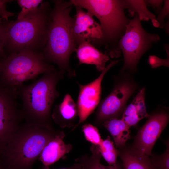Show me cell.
I'll return each mask as SVG.
<instances>
[{
  "label": "cell",
  "instance_id": "cell-1",
  "mask_svg": "<svg viewBox=\"0 0 169 169\" xmlns=\"http://www.w3.org/2000/svg\"><path fill=\"white\" fill-rule=\"evenodd\" d=\"M58 131L24 120L0 152V165L4 169H32L44 147Z\"/></svg>",
  "mask_w": 169,
  "mask_h": 169
},
{
  "label": "cell",
  "instance_id": "cell-6",
  "mask_svg": "<svg viewBox=\"0 0 169 169\" xmlns=\"http://www.w3.org/2000/svg\"><path fill=\"white\" fill-rule=\"evenodd\" d=\"M160 40L158 34L150 33L144 29L138 14L135 13L119 42V47L123 54L124 59L123 65L120 72L133 74L137 71L141 57L153 43Z\"/></svg>",
  "mask_w": 169,
  "mask_h": 169
},
{
  "label": "cell",
  "instance_id": "cell-14",
  "mask_svg": "<svg viewBox=\"0 0 169 169\" xmlns=\"http://www.w3.org/2000/svg\"><path fill=\"white\" fill-rule=\"evenodd\" d=\"M78 116L76 104L69 93L61 103L55 106L51 115L52 120L61 128L74 126Z\"/></svg>",
  "mask_w": 169,
  "mask_h": 169
},
{
  "label": "cell",
  "instance_id": "cell-11",
  "mask_svg": "<svg viewBox=\"0 0 169 169\" xmlns=\"http://www.w3.org/2000/svg\"><path fill=\"white\" fill-rule=\"evenodd\" d=\"M118 62L117 60L111 61L100 75L91 82L83 85L77 82L79 87L76 103L79 120L73 130L85 121L97 107L100 102L103 78L108 71Z\"/></svg>",
  "mask_w": 169,
  "mask_h": 169
},
{
  "label": "cell",
  "instance_id": "cell-3",
  "mask_svg": "<svg viewBox=\"0 0 169 169\" xmlns=\"http://www.w3.org/2000/svg\"><path fill=\"white\" fill-rule=\"evenodd\" d=\"M52 9L49 2L43 1L22 19L9 21L5 49L10 54L24 51L43 52L48 39Z\"/></svg>",
  "mask_w": 169,
  "mask_h": 169
},
{
  "label": "cell",
  "instance_id": "cell-30",
  "mask_svg": "<svg viewBox=\"0 0 169 169\" xmlns=\"http://www.w3.org/2000/svg\"><path fill=\"white\" fill-rule=\"evenodd\" d=\"M42 169H52L49 168V166H43ZM58 169H80V165L79 163L76 162L73 165L70 167Z\"/></svg>",
  "mask_w": 169,
  "mask_h": 169
},
{
  "label": "cell",
  "instance_id": "cell-29",
  "mask_svg": "<svg viewBox=\"0 0 169 169\" xmlns=\"http://www.w3.org/2000/svg\"><path fill=\"white\" fill-rule=\"evenodd\" d=\"M146 5L151 6L156 12L159 13L161 10L162 5L164 2L163 0H145Z\"/></svg>",
  "mask_w": 169,
  "mask_h": 169
},
{
  "label": "cell",
  "instance_id": "cell-16",
  "mask_svg": "<svg viewBox=\"0 0 169 169\" xmlns=\"http://www.w3.org/2000/svg\"><path fill=\"white\" fill-rule=\"evenodd\" d=\"M75 52L79 64L94 65L99 72L104 69L106 63L110 59L105 53H103L87 41L84 42L78 45Z\"/></svg>",
  "mask_w": 169,
  "mask_h": 169
},
{
  "label": "cell",
  "instance_id": "cell-15",
  "mask_svg": "<svg viewBox=\"0 0 169 169\" xmlns=\"http://www.w3.org/2000/svg\"><path fill=\"white\" fill-rule=\"evenodd\" d=\"M117 150L122 162V169H155L150 156L131 145L125 144Z\"/></svg>",
  "mask_w": 169,
  "mask_h": 169
},
{
  "label": "cell",
  "instance_id": "cell-21",
  "mask_svg": "<svg viewBox=\"0 0 169 169\" xmlns=\"http://www.w3.org/2000/svg\"><path fill=\"white\" fill-rule=\"evenodd\" d=\"M99 151L102 156L109 165L115 164L118 152L115 147L113 142L109 136L104 140H102L100 144L98 146Z\"/></svg>",
  "mask_w": 169,
  "mask_h": 169
},
{
  "label": "cell",
  "instance_id": "cell-9",
  "mask_svg": "<svg viewBox=\"0 0 169 169\" xmlns=\"http://www.w3.org/2000/svg\"><path fill=\"white\" fill-rule=\"evenodd\" d=\"M17 87L0 88V152L12 135L24 120L22 108L18 105Z\"/></svg>",
  "mask_w": 169,
  "mask_h": 169
},
{
  "label": "cell",
  "instance_id": "cell-25",
  "mask_svg": "<svg viewBox=\"0 0 169 169\" xmlns=\"http://www.w3.org/2000/svg\"><path fill=\"white\" fill-rule=\"evenodd\" d=\"M9 21H0V56L4 54L7 30Z\"/></svg>",
  "mask_w": 169,
  "mask_h": 169
},
{
  "label": "cell",
  "instance_id": "cell-13",
  "mask_svg": "<svg viewBox=\"0 0 169 169\" xmlns=\"http://www.w3.org/2000/svg\"><path fill=\"white\" fill-rule=\"evenodd\" d=\"M65 136L63 132L58 131L54 136L44 147L39 156V159L43 166H49L72 150V145L66 144L63 141Z\"/></svg>",
  "mask_w": 169,
  "mask_h": 169
},
{
  "label": "cell",
  "instance_id": "cell-19",
  "mask_svg": "<svg viewBox=\"0 0 169 169\" xmlns=\"http://www.w3.org/2000/svg\"><path fill=\"white\" fill-rule=\"evenodd\" d=\"M91 155H84L75 159L80 165V169H122L117 162L113 165L105 166L100 163L101 157L98 146L92 145L90 147Z\"/></svg>",
  "mask_w": 169,
  "mask_h": 169
},
{
  "label": "cell",
  "instance_id": "cell-26",
  "mask_svg": "<svg viewBox=\"0 0 169 169\" xmlns=\"http://www.w3.org/2000/svg\"><path fill=\"white\" fill-rule=\"evenodd\" d=\"M12 0H0V21H8V18L14 15L15 13L8 11L7 4Z\"/></svg>",
  "mask_w": 169,
  "mask_h": 169
},
{
  "label": "cell",
  "instance_id": "cell-28",
  "mask_svg": "<svg viewBox=\"0 0 169 169\" xmlns=\"http://www.w3.org/2000/svg\"><path fill=\"white\" fill-rule=\"evenodd\" d=\"M169 0L164 1V6L159 12L157 18H156L157 21L160 24L159 27L161 28H164V19L169 14Z\"/></svg>",
  "mask_w": 169,
  "mask_h": 169
},
{
  "label": "cell",
  "instance_id": "cell-27",
  "mask_svg": "<svg viewBox=\"0 0 169 169\" xmlns=\"http://www.w3.org/2000/svg\"><path fill=\"white\" fill-rule=\"evenodd\" d=\"M149 63L151 67L155 68L161 66L169 67V56L166 59H160L156 56L150 55L149 57Z\"/></svg>",
  "mask_w": 169,
  "mask_h": 169
},
{
  "label": "cell",
  "instance_id": "cell-24",
  "mask_svg": "<svg viewBox=\"0 0 169 169\" xmlns=\"http://www.w3.org/2000/svg\"><path fill=\"white\" fill-rule=\"evenodd\" d=\"M43 2L42 0H17L21 10L18 14L17 20H20L23 18L28 13L37 8Z\"/></svg>",
  "mask_w": 169,
  "mask_h": 169
},
{
  "label": "cell",
  "instance_id": "cell-18",
  "mask_svg": "<svg viewBox=\"0 0 169 169\" xmlns=\"http://www.w3.org/2000/svg\"><path fill=\"white\" fill-rule=\"evenodd\" d=\"M102 125L110 134L118 148L124 146L131 139L130 127L121 119H111L104 122Z\"/></svg>",
  "mask_w": 169,
  "mask_h": 169
},
{
  "label": "cell",
  "instance_id": "cell-22",
  "mask_svg": "<svg viewBox=\"0 0 169 169\" xmlns=\"http://www.w3.org/2000/svg\"><path fill=\"white\" fill-rule=\"evenodd\" d=\"M164 142L166 146L165 151L160 155L152 154L151 156L155 169H169V140L165 141Z\"/></svg>",
  "mask_w": 169,
  "mask_h": 169
},
{
  "label": "cell",
  "instance_id": "cell-20",
  "mask_svg": "<svg viewBox=\"0 0 169 169\" xmlns=\"http://www.w3.org/2000/svg\"><path fill=\"white\" fill-rule=\"evenodd\" d=\"M125 9H127L130 16H134L137 13L140 20L146 21L151 20L153 25L160 27L156 16L147 8L145 0H124Z\"/></svg>",
  "mask_w": 169,
  "mask_h": 169
},
{
  "label": "cell",
  "instance_id": "cell-12",
  "mask_svg": "<svg viewBox=\"0 0 169 169\" xmlns=\"http://www.w3.org/2000/svg\"><path fill=\"white\" fill-rule=\"evenodd\" d=\"M72 33L74 43L77 47L82 43L87 41L95 47H100L102 33L100 24L94 19L90 12L75 6Z\"/></svg>",
  "mask_w": 169,
  "mask_h": 169
},
{
  "label": "cell",
  "instance_id": "cell-5",
  "mask_svg": "<svg viewBox=\"0 0 169 169\" xmlns=\"http://www.w3.org/2000/svg\"><path fill=\"white\" fill-rule=\"evenodd\" d=\"M74 6L90 12L100 22L102 33L100 47L112 58H117L121 52L118 44L124 35L130 19L126 16L124 1L120 0H71Z\"/></svg>",
  "mask_w": 169,
  "mask_h": 169
},
{
  "label": "cell",
  "instance_id": "cell-2",
  "mask_svg": "<svg viewBox=\"0 0 169 169\" xmlns=\"http://www.w3.org/2000/svg\"><path fill=\"white\" fill-rule=\"evenodd\" d=\"M53 1L51 21L43 53L48 63H54L59 70L72 78L76 76V73L71 68L69 59L77 48L72 33L74 18L70 15L74 6L71 0Z\"/></svg>",
  "mask_w": 169,
  "mask_h": 169
},
{
  "label": "cell",
  "instance_id": "cell-17",
  "mask_svg": "<svg viewBox=\"0 0 169 169\" xmlns=\"http://www.w3.org/2000/svg\"><path fill=\"white\" fill-rule=\"evenodd\" d=\"M145 89H140L131 102L126 107L121 119L130 127L136 126L142 119L148 118L145 103Z\"/></svg>",
  "mask_w": 169,
  "mask_h": 169
},
{
  "label": "cell",
  "instance_id": "cell-23",
  "mask_svg": "<svg viewBox=\"0 0 169 169\" xmlns=\"http://www.w3.org/2000/svg\"><path fill=\"white\" fill-rule=\"evenodd\" d=\"M82 131L86 139L92 145L98 146L101 143L103 140L96 127L90 124H85L82 127Z\"/></svg>",
  "mask_w": 169,
  "mask_h": 169
},
{
  "label": "cell",
  "instance_id": "cell-4",
  "mask_svg": "<svg viewBox=\"0 0 169 169\" xmlns=\"http://www.w3.org/2000/svg\"><path fill=\"white\" fill-rule=\"evenodd\" d=\"M34 82L17 87L24 120L52 127L51 110L59 93L57 89L64 74L56 69L45 73Z\"/></svg>",
  "mask_w": 169,
  "mask_h": 169
},
{
  "label": "cell",
  "instance_id": "cell-8",
  "mask_svg": "<svg viewBox=\"0 0 169 169\" xmlns=\"http://www.w3.org/2000/svg\"><path fill=\"white\" fill-rule=\"evenodd\" d=\"M42 52L24 51L11 54L1 61L0 72L4 81L16 75L31 73L39 74L54 70Z\"/></svg>",
  "mask_w": 169,
  "mask_h": 169
},
{
  "label": "cell",
  "instance_id": "cell-31",
  "mask_svg": "<svg viewBox=\"0 0 169 169\" xmlns=\"http://www.w3.org/2000/svg\"><path fill=\"white\" fill-rule=\"evenodd\" d=\"M0 169H4L2 166L0 165Z\"/></svg>",
  "mask_w": 169,
  "mask_h": 169
},
{
  "label": "cell",
  "instance_id": "cell-10",
  "mask_svg": "<svg viewBox=\"0 0 169 169\" xmlns=\"http://www.w3.org/2000/svg\"><path fill=\"white\" fill-rule=\"evenodd\" d=\"M134 138L132 147L149 156L157 139L167 126L169 120L167 107L160 106L147 118Z\"/></svg>",
  "mask_w": 169,
  "mask_h": 169
},
{
  "label": "cell",
  "instance_id": "cell-7",
  "mask_svg": "<svg viewBox=\"0 0 169 169\" xmlns=\"http://www.w3.org/2000/svg\"><path fill=\"white\" fill-rule=\"evenodd\" d=\"M114 83L110 93L100 102L96 112L94 123L100 126L105 121L122 117L128 100L139 89L133 74L119 72L113 77Z\"/></svg>",
  "mask_w": 169,
  "mask_h": 169
},
{
  "label": "cell",
  "instance_id": "cell-32",
  "mask_svg": "<svg viewBox=\"0 0 169 169\" xmlns=\"http://www.w3.org/2000/svg\"><path fill=\"white\" fill-rule=\"evenodd\" d=\"M0 63H1V61H0Z\"/></svg>",
  "mask_w": 169,
  "mask_h": 169
}]
</instances>
